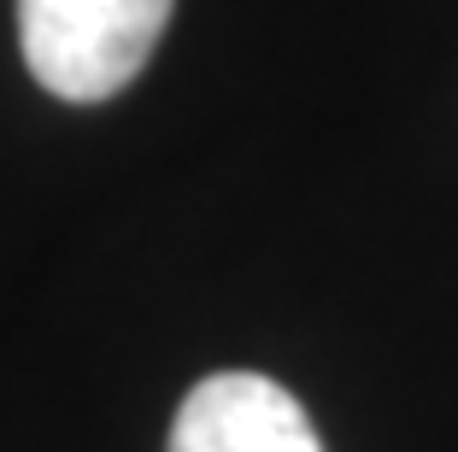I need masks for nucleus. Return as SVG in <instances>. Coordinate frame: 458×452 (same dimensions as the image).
I'll use <instances>...</instances> for the list:
<instances>
[{
	"mask_svg": "<svg viewBox=\"0 0 458 452\" xmlns=\"http://www.w3.org/2000/svg\"><path fill=\"white\" fill-rule=\"evenodd\" d=\"M165 452H324L306 405L253 371H217L176 405Z\"/></svg>",
	"mask_w": 458,
	"mask_h": 452,
	"instance_id": "obj_2",
	"label": "nucleus"
},
{
	"mask_svg": "<svg viewBox=\"0 0 458 452\" xmlns=\"http://www.w3.org/2000/svg\"><path fill=\"white\" fill-rule=\"evenodd\" d=\"M176 0H18L24 65L54 100H112L153 59Z\"/></svg>",
	"mask_w": 458,
	"mask_h": 452,
	"instance_id": "obj_1",
	"label": "nucleus"
}]
</instances>
